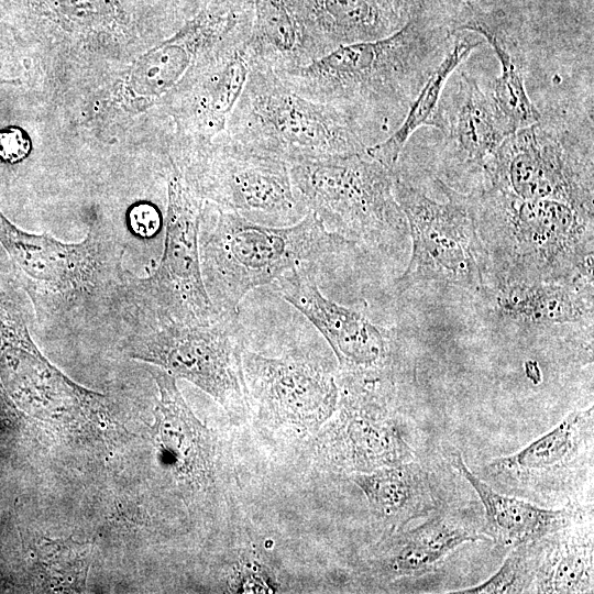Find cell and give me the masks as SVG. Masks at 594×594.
I'll list each match as a JSON object with an SVG mask.
<instances>
[{
    "instance_id": "cell-31",
    "label": "cell",
    "mask_w": 594,
    "mask_h": 594,
    "mask_svg": "<svg viewBox=\"0 0 594 594\" xmlns=\"http://www.w3.org/2000/svg\"><path fill=\"white\" fill-rule=\"evenodd\" d=\"M53 11L77 24H96L119 12L114 0H48Z\"/></svg>"
},
{
    "instance_id": "cell-18",
    "label": "cell",
    "mask_w": 594,
    "mask_h": 594,
    "mask_svg": "<svg viewBox=\"0 0 594 594\" xmlns=\"http://www.w3.org/2000/svg\"><path fill=\"white\" fill-rule=\"evenodd\" d=\"M483 539L465 519L438 513L416 528L386 535L370 559L373 572L393 581L433 571L460 546Z\"/></svg>"
},
{
    "instance_id": "cell-9",
    "label": "cell",
    "mask_w": 594,
    "mask_h": 594,
    "mask_svg": "<svg viewBox=\"0 0 594 594\" xmlns=\"http://www.w3.org/2000/svg\"><path fill=\"white\" fill-rule=\"evenodd\" d=\"M197 173L202 195L250 221L287 227L308 213L295 193L288 163L243 146L224 133L209 144Z\"/></svg>"
},
{
    "instance_id": "cell-10",
    "label": "cell",
    "mask_w": 594,
    "mask_h": 594,
    "mask_svg": "<svg viewBox=\"0 0 594 594\" xmlns=\"http://www.w3.org/2000/svg\"><path fill=\"white\" fill-rule=\"evenodd\" d=\"M394 382H344L333 416L312 437L317 461L355 474L414 460V450L386 407Z\"/></svg>"
},
{
    "instance_id": "cell-11",
    "label": "cell",
    "mask_w": 594,
    "mask_h": 594,
    "mask_svg": "<svg viewBox=\"0 0 594 594\" xmlns=\"http://www.w3.org/2000/svg\"><path fill=\"white\" fill-rule=\"evenodd\" d=\"M316 268H298L273 285L323 336L339 364L341 382L395 381L402 366L398 334L324 297Z\"/></svg>"
},
{
    "instance_id": "cell-4",
    "label": "cell",
    "mask_w": 594,
    "mask_h": 594,
    "mask_svg": "<svg viewBox=\"0 0 594 594\" xmlns=\"http://www.w3.org/2000/svg\"><path fill=\"white\" fill-rule=\"evenodd\" d=\"M249 148L292 163L364 152L375 139L337 107L305 98L272 68L252 64L223 132Z\"/></svg>"
},
{
    "instance_id": "cell-2",
    "label": "cell",
    "mask_w": 594,
    "mask_h": 594,
    "mask_svg": "<svg viewBox=\"0 0 594 594\" xmlns=\"http://www.w3.org/2000/svg\"><path fill=\"white\" fill-rule=\"evenodd\" d=\"M490 284L593 275V209L521 199L496 188L471 193Z\"/></svg>"
},
{
    "instance_id": "cell-17",
    "label": "cell",
    "mask_w": 594,
    "mask_h": 594,
    "mask_svg": "<svg viewBox=\"0 0 594 594\" xmlns=\"http://www.w3.org/2000/svg\"><path fill=\"white\" fill-rule=\"evenodd\" d=\"M306 64L336 48L385 37L402 26L375 0H289Z\"/></svg>"
},
{
    "instance_id": "cell-29",
    "label": "cell",
    "mask_w": 594,
    "mask_h": 594,
    "mask_svg": "<svg viewBox=\"0 0 594 594\" xmlns=\"http://www.w3.org/2000/svg\"><path fill=\"white\" fill-rule=\"evenodd\" d=\"M541 540V539H540ZM540 540L513 548L501 568L483 583L455 594H503L530 592L535 579Z\"/></svg>"
},
{
    "instance_id": "cell-28",
    "label": "cell",
    "mask_w": 594,
    "mask_h": 594,
    "mask_svg": "<svg viewBox=\"0 0 594 594\" xmlns=\"http://www.w3.org/2000/svg\"><path fill=\"white\" fill-rule=\"evenodd\" d=\"M43 566L47 586L55 592H74L85 587L91 546L66 540L47 541L43 548Z\"/></svg>"
},
{
    "instance_id": "cell-6",
    "label": "cell",
    "mask_w": 594,
    "mask_h": 594,
    "mask_svg": "<svg viewBox=\"0 0 594 594\" xmlns=\"http://www.w3.org/2000/svg\"><path fill=\"white\" fill-rule=\"evenodd\" d=\"M436 183L446 201L428 197L394 169V195L406 217L413 246L395 289L404 294L431 286L459 289L477 299L490 284V270L472 196L438 178Z\"/></svg>"
},
{
    "instance_id": "cell-20",
    "label": "cell",
    "mask_w": 594,
    "mask_h": 594,
    "mask_svg": "<svg viewBox=\"0 0 594 594\" xmlns=\"http://www.w3.org/2000/svg\"><path fill=\"white\" fill-rule=\"evenodd\" d=\"M450 462L477 494L485 512V530L503 547L543 539L570 526L575 517L571 507L547 509L495 491L469 469L460 452L452 453Z\"/></svg>"
},
{
    "instance_id": "cell-14",
    "label": "cell",
    "mask_w": 594,
    "mask_h": 594,
    "mask_svg": "<svg viewBox=\"0 0 594 594\" xmlns=\"http://www.w3.org/2000/svg\"><path fill=\"white\" fill-rule=\"evenodd\" d=\"M440 131L446 135L441 156L442 176L452 189L481 190L503 141L513 133L491 94L461 72L450 101L440 103ZM458 191V190H457Z\"/></svg>"
},
{
    "instance_id": "cell-32",
    "label": "cell",
    "mask_w": 594,
    "mask_h": 594,
    "mask_svg": "<svg viewBox=\"0 0 594 594\" xmlns=\"http://www.w3.org/2000/svg\"><path fill=\"white\" fill-rule=\"evenodd\" d=\"M32 148L28 133L19 127L0 130V158L14 164L23 161Z\"/></svg>"
},
{
    "instance_id": "cell-27",
    "label": "cell",
    "mask_w": 594,
    "mask_h": 594,
    "mask_svg": "<svg viewBox=\"0 0 594 594\" xmlns=\"http://www.w3.org/2000/svg\"><path fill=\"white\" fill-rule=\"evenodd\" d=\"M253 23L245 50L252 64L273 70L304 64L300 26L289 0H252Z\"/></svg>"
},
{
    "instance_id": "cell-22",
    "label": "cell",
    "mask_w": 594,
    "mask_h": 594,
    "mask_svg": "<svg viewBox=\"0 0 594 594\" xmlns=\"http://www.w3.org/2000/svg\"><path fill=\"white\" fill-rule=\"evenodd\" d=\"M457 31L476 33L485 38L495 53L501 74L494 80L491 96L513 132L541 120L525 87L524 64L517 44L502 29L501 23L492 14L468 4L452 33Z\"/></svg>"
},
{
    "instance_id": "cell-19",
    "label": "cell",
    "mask_w": 594,
    "mask_h": 594,
    "mask_svg": "<svg viewBox=\"0 0 594 594\" xmlns=\"http://www.w3.org/2000/svg\"><path fill=\"white\" fill-rule=\"evenodd\" d=\"M0 243L24 277L54 292L84 287L97 266V244L91 233L79 243L67 244L46 233H28L12 224L1 211Z\"/></svg>"
},
{
    "instance_id": "cell-1",
    "label": "cell",
    "mask_w": 594,
    "mask_h": 594,
    "mask_svg": "<svg viewBox=\"0 0 594 594\" xmlns=\"http://www.w3.org/2000/svg\"><path fill=\"white\" fill-rule=\"evenodd\" d=\"M449 37V31L429 29L414 16L385 37L340 46L275 73L300 96L346 113L378 143L400 124L447 53Z\"/></svg>"
},
{
    "instance_id": "cell-8",
    "label": "cell",
    "mask_w": 594,
    "mask_h": 594,
    "mask_svg": "<svg viewBox=\"0 0 594 594\" xmlns=\"http://www.w3.org/2000/svg\"><path fill=\"white\" fill-rule=\"evenodd\" d=\"M487 187L521 199H552L593 209L592 146L539 120L503 141L483 188Z\"/></svg>"
},
{
    "instance_id": "cell-26",
    "label": "cell",
    "mask_w": 594,
    "mask_h": 594,
    "mask_svg": "<svg viewBox=\"0 0 594 594\" xmlns=\"http://www.w3.org/2000/svg\"><path fill=\"white\" fill-rule=\"evenodd\" d=\"M565 528L540 540L539 557L530 592H592V531L580 535L565 530Z\"/></svg>"
},
{
    "instance_id": "cell-5",
    "label": "cell",
    "mask_w": 594,
    "mask_h": 594,
    "mask_svg": "<svg viewBox=\"0 0 594 594\" xmlns=\"http://www.w3.org/2000/svg\"><path fill=\"white\" fill-rule=\"evenodd\" d=\"M289 174L298 199L329 233L381 253L404 248L409 232L394 170L365 151L301 160Z\"/></svg>"
},
{
    "instance_id": "cell-13",
    "label": "cell",
    "mask_w": 594,
    "mask_h": 594,
    "mask_svg": "<svg viewBox=\"0 0 594 594\" xmlns=\"http://www.w3.org/2000/svg\"><path fill=\"white\" fill-rule=\"evenodd\" d=\"M242 365L250 405L271 429L314 437L338 408L337 380L314 359L296 353L267 358L244 349Z\"/></svg>"
},
{
    "instance_id": "cell-24",
    "label": "cell",
    "mask_w": 594,
    "mask_h": 594,
    "mask_svg": "<svg viewBox=\"0 0 594 594\" xmlns=\"http://www.w3.org/2000/svg\"><path fill=\"white\" fill-rule=\"evenodd\" d=\"M592 435L593 407L574 410L525 448L499 457L487 466L493 474L532 480L569 466L592 442Z\"/></svg>"
},
{
    "instance_id": "cell-12",
    "label": "cell",
    "mask_w": 594,
    "mask_h": 594,
    "mask_svg": "<svg viewBox=\"0 0 594 594\" xmlns=\"http://www.w3.org/2000/svg\"><path fill=\"white\" fill-rule=\"evenodd\" d=\"M164 253L156 271L144 282L160 321L206 324L219 319L202 277L199 253L201 200L183 183L174 166L167 188Z\"/></svg>"
},
{
    "instance_id": "cell-16",
    "label": "cell",
    "mask_w": 594,
    "mask_h": 594,
    "mask_svg": "<svg viewBox=\"0 0 594 594\" xmlns=\"http://www.w3.org/2000/svg\"><path fill=\"white\" fill-rule=\"evenodd\" d=\"M477 301L484 318L494 326L593 330V275L492 284Z\"/></svg>"
},
{
    "instance_id": "cell-33",
    "label": "cell",
    "mask_w": 594,
    "mask_h": 594,
    "mask_svg": "<svg viewBox=\"0 0 594 594\" xmlns=\"http://www.w3.org/2000/svg\"><path fill=\"white\" fill-rule=\"evenodd\" d=\"M129 226L139 237L150 238L161 228V215L150 202H138L129 211Z\"/></svg>"
},
{
    "instance_id": "cell-21",
    "label": "cell",
    "mask_w": 594,
    "mask_h": 594,
    "mask_svg": "<svg viewBox=\"0 0 594 594\" xmlns=\"http://www.w3.org/2000/svg\"><path fill=\"white\" fill-rule=\"evenodd\" d=\"M349 479L364 494L370 512L386 535L404 529L413 519L425 517L437 508L427 471L409 461Z\"/></svg>"
},
{
    "instance_id": "cell-15",
    "label": "cell",
    "mask_w": 594,
    "mask_h": 594,
    "mask_svg": "<svg viewBox=\"0 0 594 594\" xmlns=\"http://www.w3.org/2000/svg\"><path fill=\"white\" fill-rule=\"evenodd\" d=\"M150 372L158 391L151 431L161 464L188 491L217 493L227 480L217 433L198 420L174 376L158 367Z\"/></svg>"
},
{
    "instance_id": "cell-23",
    "label": "cell",
    "mask_w": 594,
    "mask_h": 594,
    "mask_svg": "<svg viewBox=\"0 0 594 594\" xmlns=\"http://www.w3.org/2000/svg\"><path fill=\"white\" fill-rule=\"evenodd\" d=\"M250 68L245 44L222 52L201 65L200 79L194 88L186 120L196 132L205 135V140L226 131Z\"/></svg>"
},
{
    "instance_id": "cell-30",
    "label": "cell",
    "mask_w": 594,
    "mask_h": 594,
    "mask_svg": "<svg viewBox=\"0 0 594 594\" xmlns=\"http://www.w3.org/2000/svg\"><path fill=\"white\" fill-rule=\"evenodd\" d=\"M227 587L231 593H275L279 582L265 564L255 559H242L233 565Z\"/></svg>"
},
{
    "instance_id": "cell-7",
    "label": "cell",
    "mask_w": 594,
    "mask_h": 594,
    "mask_svg": "<svg viewBox=\"0 0 594 594\" xmlns=\"http://www.w3.org/2000/svg\"><path fill=\"white\" fill-rule=\"evenodd\" d=\"M238 312L206 324L168 323L139 338L129 354L211 396L234 420L250 408Z\"/></svg>"
},
{
    "instance_id": "cell-25",
    "label": "cell",
    "mask_w": 594,
    "mask_h": 594,
    "mask_svg": "<svg viewBox=\"0 0 594 594\" xmlns=\"http://www.w3.org/2000/svg\"><path fill=\"white\" fill-rule=\"evenodd\" d=\"M480 45L481 42L471 36L455 37L415 97L400 124L387 138L369 146L365 150L367 155L394 170L407 142L419 128L427 125L440 130V100L446 84L455 68Z\"/></svg>"
},
{
    "instance_id": "cell-3",
    "label": "cell",
    "mask_w": 594,
    "mask_h": 594,
    "mask_svg": "<svg viewBox=\"0 0 594 594\" xmlns=\"http://www.w3.org/2000/svg\"><path fill=\"white\" fill-rule=\"evenodd\" d=\"M349 245L353 244L329 233L310 212L287 227L256 223L217 206L201 213V272L219 314L238 312L250 290L273 286L298 268L317 270Z\"/></svg>"
}]
</instances>
